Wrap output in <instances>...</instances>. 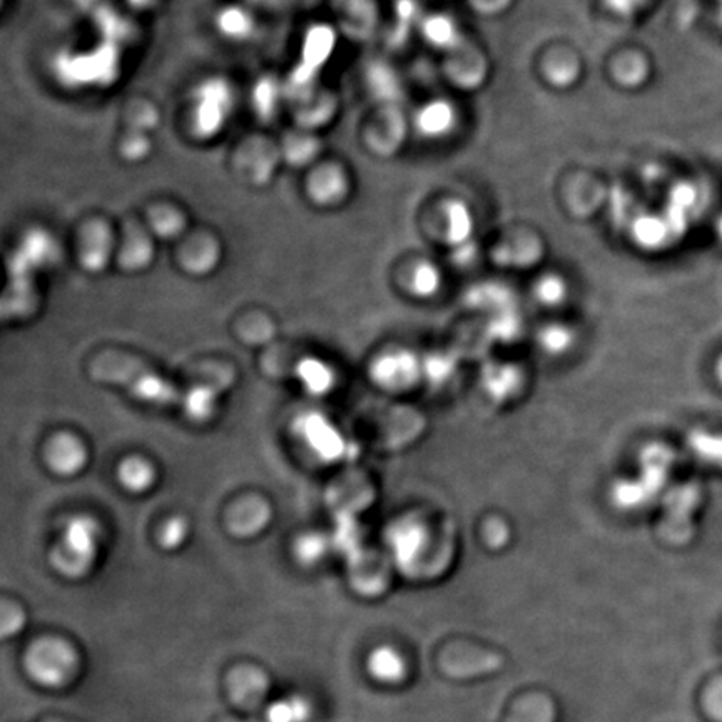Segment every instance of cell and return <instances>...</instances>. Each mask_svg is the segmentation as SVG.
Returning <instances> with one entry per match:
<instances>
[{
    "mask_svg": "<svg viewBox=\"0 0 722 722\" xmlns=\"http://www.w3.org/2000/svg\"><path fill=\"white\" fill-rule=\"evenodd\" d=\"M95 380L102 384L119 385L130 391L136 400L157 407H173L185 403V397L176 385L151 370L140 359L108 353L99 356L91 367Z\"/></svg>",
    "mask_w": 722,
    "mask_h": 722,
    "instance_id": "cell-1",
    "label": "cell"
},
{
    "mask_svg": "<svg viewBox=\"0 0 722 722\" xmlns=\"http://www.w3.org/2000/svg\"><path fill=\"white\" fill-rule=\"evenodd\" d=\"M674 462L676 454L666 444L646 445L638 455L637 477L618 480L612 486V503L624 512L646 509L669 484Z\"/></svg>",
    "mask_w": 722,
    "mask_h": 722,
    "instance_id": "cell-2",
    "label": "cell"
},
{
    "mask_svg": "<svg viewBox=\"0 0 722 722\" xmlns=\"http://www.w3.org/2000/svg\"><path fill=\"white\" fill-rule=\"evenodd\" d=\"M101 525L89 515H77L64 525L59 542L51 552V566L66 577L77 580L88 576L98 558Z\"/></svg>",
    "mask_w": 722,
    "mask_h": 722,
    "instance_id": "cell-3",
    "label": "cell"
},
{
    "mask_svg": "<svg viewBox=\"0 0 722 722\" xmlns=\"http://www.w3.org/2000/svg\"><path fill=\"white\" fill-rule=\"evenodd\" d=\"M79 660L76 651L60 638H41L25 654L29 676L47 688L67 685L76 674Z\"/></svg>",
    "mask_w": 722,
    "mask_h": 722,
    "instance_id": "cell-4",
    "label": "cell"
},
{
    "mask_svg": "<svg viewBox=\"0 0 722 722\" xmlns=\"http://www.w3.org/2000/svg\"><path fill=\"white\" fill-rule=\"evenodd\" d=\"M701 499V487L695 481L673 487L664 496L660 532L669 544L686 545L695 537V515Z\"/></svg>",
    "mask_w": 722,
    "mask_h": 722,
    "instance_id": "cell-5",
    "label": "cell"
},
{
    "mask_svg": "<svg viewBox=\"0 0 722 722\" xmlns=\"http://www.w3.org/2000/svg\"><path fill=\"white\" fill-rule=\"evenodd\" d=\"M234 375L227 367L218 368L207 380L199 381L185 395L186 416L195 423H207L216 413L221 395L233 385Z\"/></svg>",
    "mask_w": 722,
    "mask_h": 722,
    "instance_id": "cell-6",
    "label": "cell"
},
{
    "mask_svg": "<svg viewBox=\"0 0 722 722\" xmlns=\"http://www.w3.org/2000/svg\"><path fill=\"white\" fill-rule=\"evenodd\" d=\"M89 454L82 440L70 433H59L51 440L46 448V462L54 474L74 477L88 465Z\"/></svg>",
    "mask_w": 722,
    "mask_h": 722,
    "instance_id": "cell-7",
    "label": "cell"
},
{
    "mask_svg": "<svg viewBox=\"0 0 722 722\" xmlns=\"http://www.w3.org/2000/svg\"><path fill=\"white\" fill-rule=\"evenodd\" d=\"M268 688V679L256 667H237L227 677L230 698L246 711H253L262 704Z\"/></svg>",
    "mask_w": 722,
    "mask_h": 722,
    "instance_id": "cell-8",
    "label": "cell"
},
{
    "mask_svg": "<svg viewBox=\"0 0 722 722\" xmlns=\"http://www.w3.org/2000/svg\"><path fill=\"white\" fill-rule=\"evenodd\" d=\"M301 435L307 444L320 454V457L335 458L342 452V440L326 420L310 415L301 422Z\"/></svg>",
    "mask_w": 722,
    "mask_h": 722,
    "instance_id": "cell-9",
    "label": "cell"
},
{
    "mask_svg": "<svg viewBox=\"0 0 722 722\" xmlns=\"http://www.w3.org/2000/svg\"><path fill=\"white\" fill-rule=\"evenodd\" d=\"M268 510L259 500L248 499L237 503L227 515L226 527L236 537H252L266 524Z\"/></svg>",
    "mask_w": 722,
    "mask_h": 722,
    "instance_id": "cell-10",
    "label": "cell"
},
{
    "mask_svg": "<svg viewBox=\"0 0 722 722\" xmlns=\"http://www.w3.org/2000/svg\"><path fill=\"white\" fill-rule=\"evenodd\" d=\"M416 375V365L412 356L407 353L387 355L375 365L374 377L378 384L387 387H406Z\"/></svg>",
    "mask_w": 722,
    "mask_h": 722,
    "instance_id": "cell-11",
    "label": "cell"
},
{
    "mask_svg": "<svg viewBox=\"0 0 722 722\" xmlns=\"http://www.w3.org/2000/svg\"><path fill=\"white\" fill-rule=\"evenodd\" d=\"M119 481L131 493H144L156 484L157 471L149 460L143 457H131L119 467Z\"/></svg>",
    "mask_w": 722,
    "mask_h": 722,
    "instance_id": "cell-12",
    "label": "cell"
},
{
    "mask_svg": "<svg viewBox=\"0 0 722 722\" xmlns=\"http://www.w3.org/2000/svg\"><path fill=\"white\" fill-rule=\"evenodd\" d=\"M368 670L380 682L397 685L406 677V660L391 647H380L368 659Z\"/></svg>",
    "mask_w": 722,
    "mask_h": 722,
    "instance_id": "cell-13",
    "label": "cell"
},
{
    "mask_svg": "<svg viewBox=\"0 0 722 722\" xmlns=\"http://www.w3.org/2000/svg\"><path fill=\"white\" fill-rule=\"evenodd\" d=\"M455 112L451 104L444 101H435L426 104L419 112L420 131L429 137L445 136L454 126Z\"/></svg>",
    "mask_w": 722,
    "mask_h": 722,
    "instance_id": "cell-14",
    "label": "cell"
},
{
    "mask_svg": "<svg viewBox=\"0 0 722 722\" xmlns=\"http://www.w3.org/2000/svg\"><path fill=\"white\" fill-rule=\"evenodd\" d=\"M688 448L702 464L722 470V433L692 430L688 435Z\"/></svg>",
    "mask_w": 722,
    "mask_h": 722,
    "instance_id": "cell-15",
    "label": "cell"
},
{
    "mask_svg": "<svg viewBox=\"0 0 722 722\" xmlns=\"http://www.w3.org/2000/svg\"><path fill=\"white\" fill-rule=\"evenodd\" d=\"M298 378L303 381L304 388L310 393L323 395L332 388L333 374L320 359L308 358L303 359L298 365Z\"/></svg>",
    "mask_w": 722,
    "mask_h": 722,
    "instance_id": "cell-16",
    "label": "cell"
},
{
    "mask_svg": "<svg viewBox=\"0 0 722 722\" xmlns=\"http://www.w3.org/2000/svg\"><path fill=\"white\" fill-rule=\"evenodd\" d=\"M311 709L304 699L301 698H290L285 699V701L276 702L271 708L268 709L265 715L262 719H256V721H243V722H308L310 719ZM227 722H241V721H227Z\"/></svg>",
    "mask_w": 722,
    "mask_h": 722,
    "instance_id": "cell-17",
    "label": "cell"
},
{
    "mask_svg": "<svg viewBox=\"0 0 722 722\" xmlns=\"http://www.w3.org/2000/svg\"><path fill=\"white\" fill-rule=\"evenodd\" d=\"M447 220L452 243L455 245L468 243L467 237H470L471 234L470 211L462 203L451 204L447 210Z\"/></svg>",
    "mask_w": 722,
    "mask_h": 722,
    "instance_id": "cell-18",
    "label": "cell"
},
{
    "mask_svg": "<svg viewBox=\"0 0 722 722\" xmlns=\"http://www.w3.org/2000/svg\"><path fill=\"white\" fill-rule=\"evenodd\" d=\"M189 535V522L185 516L176 515L166 522L159 531V544L165 551H176L185 544Z\"/></svg>",
    "mask_w": 722,
    "mask_h": 722,
    "instance_id": "cell-19",
    "label": "cell"
},
{
    "mask_svg": "<svg viewBox=\"0 0 722 722\" xmlns=\"http://www.w3.org/2000/svg\"><path fill=\"white\" fill-rule=\"evenodd\" d=\"M25 614L21 606L0 600V641L19 634L24 627Z\"/></svg>",
    "mask_w": 722,
    "mask_h": 722,
    "instance_id": "cell-20",
    "label": "cell"
},
{
    "mask_svg": "<svg viewBox=\"0 0 722 722\" xmlns=\"http://www.w3.org/2000/svg\"><path fill=\"white\" fill-rule=\"evenodd\" d=\"M413 291L420 297H432L440 287V273L435 266L430 263L416 266L413 271Z\"/></svg>",
    "mask_w": 722,
    "mask_h": 722,
    "instance_id": "cell-21",
    "label": "cell"
},
{
    "mask_svg": "<svg viewBox=\"0 0 722 722\" xmlns=\"http://www.w3.org/2000/svg\"><path fill=\"white\" fill-rule=\"evenodd\" d=\"M537 298L545 304H557L566 297V285L564 279L557 276H545L537 284Z\"/></svg>",
    "mask_w": 722,
    "mask_h": 722,
    "instance_id": "cell-22",
    "label": "cell"
},
{
    "mask_svg": "<svg viewBox=\"0 0 722 722\" xmlns=\"http://www.w3.org/2000/svg\"><path fill=\"white\" fill-rule=\"evenodd\" d=\"M541 340L548 353H564L573 345V333L564 326H551L542 333Z\"/></svg>",
    "mask_w": 722,
    "mask_h": 722,
    "instance_id": "cell-23",
    "label": "cell"
},
{
    "mask_svg": "<svg viewBox=\"0 0 722 722\" xmlns=\"http://www.w3.org/2000/svg\"><path fill=\"white\" fill-rule=\"evenodd\" d=\"M425 34L436 46H447L452 43L451 38H454L455 29L447 19H433L426 24Z\"/></svg>",
    "mask_w": 722,
    "mask_h": 722,
    "instance_id": "cell-24",
    "label": "cell"
},
{
    "mask_svg": "<svg viewBox=\"0 0 722 722\" xmlns=\"http://www.w3.org/2000/svg\"><path fill=\"white\" fill-rule=\"evenodd\" d=\"M323 541L316 535H308V537L300 538L297 545V554L301 562L304 564H313L323 555Z\"/></svg>",
    "mask_w": 722,
    "mask_h": 722,
    "instance_id": "cell-25",
    "label": "cell"
},
{
    "mask_svg": "<svg viewBox=\"0 0 722 722\" xmlns=\"http://www.w3.org/2000/svg\"><path fill=\"white\" fill-rule=\"evenodd\" d=\"M609 2H612V4L615 5H624L627 4L629 0H609Z\"/></svg>",
    "mask_w": 722,
    "mask_h": 722,
    "instance_id": "cell-26",
    "label": "cell"
},
{
    "mask_svg": "<svg viewBox=\"0 0 722 722\" xmlns=\"http://www.w3.org/2000/svg\"><path fill=\"white\" fill-rule=\"evenodd\" d=\"M56 722H60V721H56Z\"/></svg>",
    "mask_w": 722,
    "mask_h": 722,
    "instance_id": "cell-27",
    "label": "cell"
}]
</instances>
